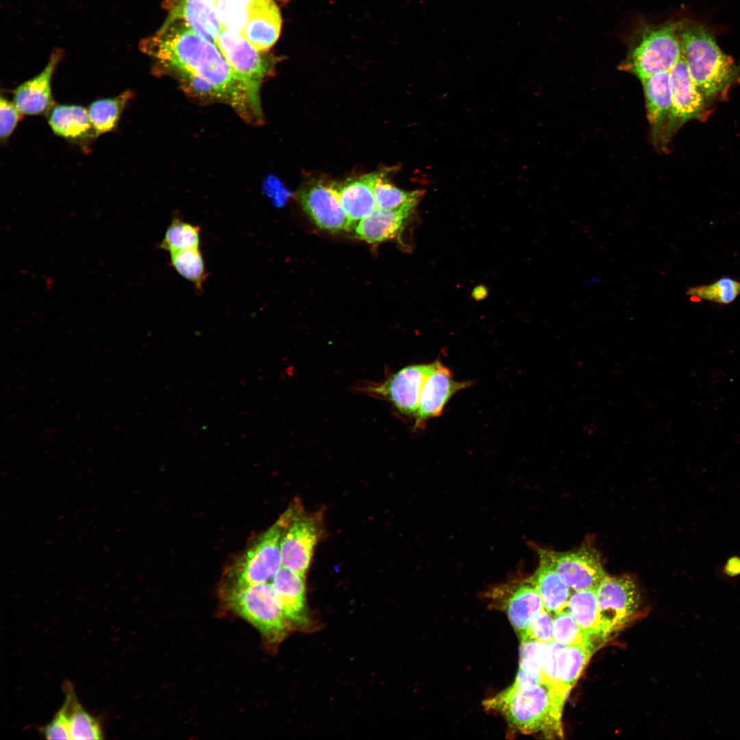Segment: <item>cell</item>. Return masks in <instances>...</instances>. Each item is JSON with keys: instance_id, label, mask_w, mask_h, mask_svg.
<instances>
[{"instance_id": "25", "label": "cell", "mask_w": 740, "mask_h": 740, "mask_svg": "<svg viewBox=\"0 0 740 740\" xmlns=\"http://www.w3.org/2000/svg\"><path fill=\"white\" fill-rule=\"evenodd\" d=\"M595 651V647L558 643L556 678L558 687L569 694Z\"/></svg>"}, {"instance_id": "8", "label": "cell", "mask_w": 740, "mask_h": 740, "mask_svg": "<svg viewBox=\"0 0 740 740\" xmlns=\"http://www.w3.org/2000/svg\"><path fill=\"white\" fill-rule=\"evenodd\" d=\"M215 43L251 94L260 99V85L272 71L273 57L257 50L241 34L227 29H221Z\"/></svg>"}, {"instance_id": "7", "label": "cell", "mask_w": 740, "mask_h": 740, "mask_svg": "<svg viewBox=\"0 0 740 740\" xmlns=\"http://www.w3.org/2000/svg\"><path fill=\"white\" fill-rule=\"evenodd\" d=\"M599 607V629L604 639L624 628L636 617L641 596L628 576L606 575L595 589Z\"/></svg>"}, {"instance_id": "4", "label": "cell", "mask_w": 740, "mask_h": 740, "mask_svg": "<svg viewBox=\"0 0 740 740\" xmlns=\"http://www.w3.org/2000/svg\"><path fill=\"white\" fill-rule=\"evenodd\" d=\"M222 593L227 606L254 626L271 649L278 647L295 628L268 582L223 587Z\"/></svg>"}, {"instance_id": "40", "label": "cell", "mask_w": 740, "mask_h": 740, "mask_svg": "<svg viewBox=\"0 0 740 740\" xmlns=\"http://www.w3.org/2000/svg\"><path fill=\"white\" fill-rule=\"evenodd\" d=\"M488 294L487 288L482 285L476 286L472 293L471 296L476 301H480L484 299Z\"/></svg>"}, {"instance_id": "5", "label": "cell", "mask_w": 740, "mask_h": 740, "mask_svg": "<svg viewBox=\"0 0 740 740\" xmlns=\"http://www.w3.org/2000/svg\"><path fill=\"white\" fill-rule=\"evenodd\" d=\"M682 53L678 23L645 25L635 32L623 67L641 79L669 71Z\"/></svg>"}, {"instance_id": "24", "label": "cell", "mask_w": 740, "mask_h": 740, "mask_svg": "<svg viewBox=\"0 0 740 740\" xmlns=\"http://www.w3.org/2000/svg\"><path fill=\"white\" fill-rule=\"evenodd\" d=\"M48 123L58 136L79 140L95 134L88 110L76 105H57L49 110Z\"/></svg>"}, {"instance_id": "34", "label": "cell", "mask_w": 740, "mask_h": 740, "mask_svg": "<svg viewBox=\"0 0 740 740\" xmlns=\"http://www.w3.org/2000/svg\"><path fill=\"white\" fill-rule=\"evenodd\" d=\"M553 638L555 642L564 645L595 647L594 640L582 630L566 609L554 615Z\"/></svg>"}, {"instance_id": "36", "label": "cell", "mask_w": 740, "mask_h": 740, "mask_svg": "<svg viewBox=\"0 0 740 740\" xmlns=\"http://www.w3.org/2000/svg\"><path fill=\"white\" fill-rule=\"evenodd\" d=\"M553 626L552 614L543 608L532 618L526 629L518 637L520 642L535 641L550 643L554 641Z\"/></svg>"}, {"instance_id": "18", "label": "cell", "mask_w": 740, "mask_h": 740, "mask_svg": "<svg viewBox=\"0 0 740 740\" xmlns=\"http://www.w3.org/2000/svg\"><path fill=\"white\" fill-rule=\"evenodd\" d=\"M219 0H171L164 22H181L216 42L221 30L217 8Z\"/></svg>"}, {"instance_id": "38", "label": "cell", "mask_w": 740, "mask_h": 740, "mask_svg": "<svg viewBox=\"0 0 740 740\" xmlns=\"http://www.w3.org/2000/svg\"><path fill=\"white\" fill-rule=\"evenodd\" d=\"M22 114L14 103L3 97L0 100V136L7 139L15 129Z\"/></svg>"}, {"instance_id": "37", "label": "cell", "mask_w": 740, "mask_h": 740, "mask_svg": "<svg viewBox=\"0 0 740 740\" xmlns=\"http://www.w3.org/2000/svg\"><path fill=\"white\" fill-rule=\"evenodd\" d=\"M42 732L47 739H71L66 701L53 719L42 729Z\"/></svg>"}, {"instance_id": "6", "label": "cell", "mask_w": 740, "mask_h": 740, "mask_svg": "<svg viewBox=\"0 0 740 740\" xmlns=\"http://www.w3.org/2000/svg\"><path fill=\"white\" fill-rule=\"evenodd\" d=\"M299 504L290 506L279 519L264 532L233 565L224 587H244L272 579L282 567L280 543L284 530Z\"/></svg>"}, {"instance_id": "33", "label": "cell", "mask_w": 740, "mask_h": 740, "mask_svg": "<svg viewBox=\"0 0 740 740\" xmlns=\"http://www.w3.org/2000/svg\"><path fill=\"white\" fill-rule=\"evenodd\" d=\"M740 293V282L730 278H722L714 283L689 288L687 295L721 304L732 302Z\"/></svg>"}, {"instance_id": "17", "label": "cell", "mask_w": 740, "mask_h": 740, "mask_svg": "<svg viewBox=\"0 0 740 740\" xmlns=\"http://www.w3.org/2000/svg\"><path fill=\"white\" fill-rule=\"evenodd\" d=\"M61 57L60 50L54 51L46 66L39 74L22 83L14 90L13 103L22 114H40L51 108V79Z\"/></svg>"}, {"instance_id": "22", "label": "cell", "mask_w": 740, "mask_h": 740, "mask_svg": "<svg viewBox=\"0 0 740 740\" xmlns=\"http://www.w3.org/2000/svg\"><path fill=\"white\" fill-rule=\"evenodd\" d=\"M414 209L385 210L376 208L360 220L356 227L357 236L369 243H378L395 238L402 230Z\"/></svg>"}, {"instance_id": "31", "label": "cell", "mask_w": 740, "mask_h": 740, "mask_svg": "<svg viewBox=\"0 0 740 740\" xmlns=\"http://www.w3.org/2000/svg\"><path fill=\"white\" fill-rule=\"evenodd\" d=\"M170 260L171 267L177 273L190 282L197 291H202L207 274L199 248L171 253Z\"/></svg>"}, {"instance_id": "20", "label": "cell", "mask_w": 740, "mask_h": 740, "mask_svg": "<svg viewBox=\"0 0 740 740\" xmlns=\"http://www.w3.org/2000/svg\"><path fill=\"white\" fill-rule=\"evenodd\" d=\"M379 172L346 180L337 190L342 207L352 225L370 215L377 208L373 187Z\"/></svg>"}, {"instance_id": "3", "label": "cell", "mask_w": 740, "mask_h": 740, "mask_svg": "<svg viewBox=\"0 0 740 740\" xmlns=\"http://www.w3.org/2000/svg\"><path fill=\"white\" fill-rule=\"evenodd\" d=\"M678 35L691 77L704 97L729 87L737 77V66L713 34L700 24L687 22L678 23Z\"/></svg>"}, {"instance_id": "9", "label": "cell", "mask_w": 740, "mask_h": 740, "mask_svg": "<svg viewBox=\"0 0 740 740\" xmlns=\"http://www.w3.org/2000/svg\"><path fill=\"white\" fill-rule=\"evenodd\" d=\"M433 362L405 367L381 382L368 384L360 389L365 393L388 400L402 415L415 417L424 382Z\"/></svg>"}, {"instance_id": "30", "label": "cell", "mask_w": 740, "mask_h": 740, "mask_svg": "<svg viewBox=\"0 0 740 740\" xmlns=\"http://www.w3.org/2000/svg\"><path fill=\"white\" fill-rule=\"evenodd\" d=\"M200 229L182 219H173L167 227L159 247L171 253L199 248Z\"/></svg>"}, {"instance_id": "39", "label": "cell", "mask_w": 740, "mask_h": 740, "mask_svg": "<svg viewBox=\"0 0 740 740\" xmlns=\"http://www.w3.org/2000/svg\"><path fill=\"white\" fill-rule=\"evenodd\" d=\"M724 574L728 578H734L740 574V558H732L727 560L723 568Z\"/></svg>"}, {"instance_id": "1", "label": "cell", "mask_w": 740, "mask_h": 740, "mask_svg": "<svg viewBox=\"0 0 740 740\" xmlns=\"http://www.w3.org/2000/svg\"><path fill=\"white\" fill-rule=\"evenodd\" d=\"M158 66L179 77L186 90L202 95L213 89L244 120L262 122L260 99L255 97L230 67L215 42L181 22H164L140 43Z\"/></svg>"}, {"instance_id": "13", "label": "cell", "mask_w": 740, "mask_h": 740, "mask_svg": "<svg viewBox=\"0 0 740 740\" xmlns=\"http://www.w3.org/2000/svg\"><path fill=\"white\" fill-rule=\"evenodd\" d=\"M297 197L305 212L320 229L336 232L352 226L334 184L314 181L303 187Z\"/></svg>"}, {"instance_id": "19", "label": "cell", "mask_w": 740, "mask_h": 740, "mask_svg": "<svg viewBox=\"0 0 740 740\" xmlns=\"http://www.w3.org/2000/svg\"><path fill=\"white\" fill-rule=\"evenodd\" d=\"M281 28L275 0H262L251 10L242 35L257 50L267 51L277 42Z\"/></svg>"}, {"instance_id": "15", "label": "cell", "mask_w": 740, "mask_h": 740, "mask_svg": "<svg viewBox=\"0 0 740 740\" xmlns=\"http://www.w3.org/2000/svg\"><path fill=\"white\" fill-rule=\"evenodd\" d=\"M471 384L470 381L455 380L449 368L439 360L434 361L422 387L414 428H421L428 420L440 416L451 397Z\"/></svg>"}, {"instance_id": "10", "label": "cell", "mask_w": 740, "mask_h": 740, "mask_svg": "<svg viewBox=\"0 0 740 740\" xmlns=\"http://www.w3.org/2000/svg\"><path fill=\"white\" fill-rule=\"evenodd\" d=\"M321 532V515H303L301 506L282 536V566L306 577Z\"/></svg>"}, {"instance_id": "27", "label": "cell", "mask_w": 740, "mask_h": 740, "mask_svg": "<svg viewBox=\"0 0 740 740\" xmlns=\"http://www.w3.org/2000/svg\"><path fill=\"white\" fill-rule=\"evenodd\" d=\"M131 96L132 92L127 90L116 97L98 99L90 103L88 114L95 136L115 128Z\"/></svg>"}, {"instance_id": "2", "label": "cell", "mask_w": 740, "mask_h": 740, "mask_svg": "<svg viewBox=\"0 0 740 740\" xmlns=\"http://www.w3.org/2000/svg\"><path fill=\"white\" fill-rule=\"evenodd\" d=\"M567 696L541 682H514L483 705L487 711L502 716L515 732L562 738L561 716Z\"/></svg>"}, {"instance_id": "16", "label": "cell", "mask_w": 740, "mask_h": 740, "mask_svg": "<svg viewBox=\"0 0 740 740\" xmlns=\"http://www.w3.org/2000/svg\"><path fill=\"white\" fill-rule=\"evenodd\" d=\"M306 577L283 566L271 583L277 599L295 628L310 630L313 626L306 600Z\"/></svg>"}, {"instance_id": "21", "label": "cell", "mask_w": 740, "mask_h": 740, "mask_svg": "<svg viewBox=\"0 0 740 740\" xmlns=\"http://www.w3.org/2000/svg\"><path fill=\"white\" fill-rule=\"evenodd\" d=\"M646 101L647 114L657 140L671 106L669 71H661L640 79Z\"/></svg>"}, {"instance_id": "23", "label": "cell", "mask_w": 740, "mask_h": 740, "mask_svg": "<svg viewBox=\"0 0 740 740\" xmlns=\"http://www.w3.org/2000/svg\"><path fill=\"white\" fill-rule=\"evenodd\" d=\"M539 566L530 577L537 590L544 608L552 614H557L567 607L571 592L561 576L545 559L539 557Z\"/></svg>"}, {"instance_id": "14", "label": "cell", "mask_w": 740, "mask_h": 740, "mask_svg": "<svg viewBox=\"0 0 740 740\" xmlns=\"http://www.w3.org/2000/svg\"><path fill=\"white\" fill-rule=\"evenodd\" d=\"M493 604L503 610L519 637L532 618L544 608L542 600L530 578L508 582L489 593Z\"/></svg>"}, {"instance_id": "29", "label": "cell", "mask_w": 740, "mask_h": 740, "mask_svg": "<svg viewBox=\"0 0 740 740\" xmlns=\"http://www.w3.org/2000/svg\"><path fill=\"white\" fill-rule=\"evenodd\" d=\"M379 172L373 191L376 208L385 210L414 209L424 194V190L406 191L392 184Z\"/></svg>"}, {"instance_id": "32", "label": "cell", "mask_w": 740, "mask_h": 740, "mask_svg": "<svg viewBox=\"0 0 740 740\" xmlns=\"http://www.w3.org/2000/svg\"><path fill=\"white\" fill-rule=\"evenodd\" d=\"M262 0H219L217 14L221 28L242 34L251 10Z\"/></svg>"}, {"instance_id": "11", "label": "cell", "mask_w": 740, "mask_h": 740, "mask_svg": "<svg viewBox=\"0 0 740 740\" xmlns=\"http://www.w3.org/2000/svg\"><path fill=\"white\" fill-rule=\"evenodd\" d=\"M538 554L555 568L574 591L596 589L606 576L600 554L587 543L571 552L539 549Z\"/></svg>"}, {"instance_id": "28", "label": "cell", "mask_w": 740, "mask_h": 740, "mask_svg": "<svg viewBox=\"0 0 740 740\" xmlns=\"http://www.w3.org/2000/svg\"><path fill=\"white\" fill-rule=\"evenodd\" d=\"M64 687L71 739H103V733L98 720L81 706L70 683L66 682Z\"/></svg>"}, {"instance_id": "35", "label": "cell", "mask_w": 740, "mask_h": 740, "mask_svg": "<svg viewBox=\"0 0 740 740\" xmlns=\"http://www.w3.org/2000/svg\"><path fill=\"white\" fill-rule=\"evenodd\" d=\"M520 643L519 669L540 680L541 671L546 655L547 643H545L535 641H525Z\"/></svg>"}, {"instance_id": "12", "label": "cell", "mask_w": 740, "mask_h": 740, "mask_svg": "<svg viewBox=\"0 0 740 740\" xmlns=\"http://www.w3.org/2000/svg\"><path fill=\"white\" fill-rule=\"evenodd\" d=\"M671 86V106L659 138L667 140L686 121L702 114L705 97L693 83L682 53L669 71Z\"/></svg>"}, {"instance_id": "26", "label": "cell", "mask_w": 740, "mask_h": 740, "mask_svg": "<svg viewBox=\"0 0 740 740\" xmlns=\"http://www.w3.org/2000/svg\"><path fill=\"white\" fill-rule=\"evenodd\" d=\"M594 641L604 640L599 629V607L595 589L574 591L565 608Z\"/></svg>"}]
</instances>
